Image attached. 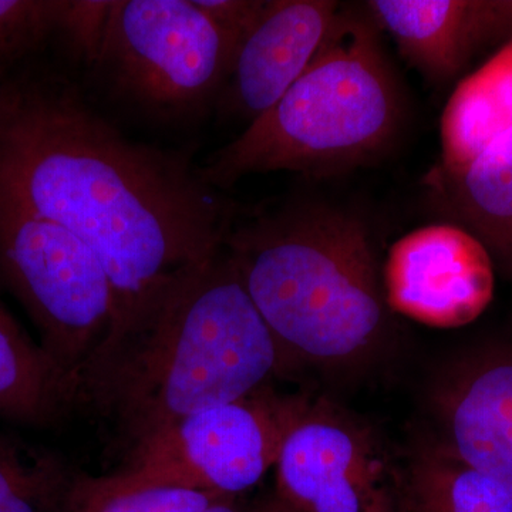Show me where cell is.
I'll return each instance as SVG.
<instances>
[{
	"label": "cell",
	"instance_id": "2",
	"mask_svg": "<svg viewBox=\"0 0 512 512\" xmlns=\"http://www.w3.org/2000/svg\"><path fill=\"white\" fill-rule=\"evenodd\" d=\"M282 365L274 335L222 247L101 346L77 383L76 409L106 421L127 454L190 414L261 389Z\"/></svg>",
	"mask_w": 512,
	"mask_h": 512
},
{
	"label": "cell",
	"instance_id": "3",
	"mask_svg": "<svg viewBox=\"0 0 512 512\" xmlns=\"http://www.w3.org/2000/svg\"><path fill=\"white\" fill-rule=\"evenodd\" d=\"M224 248L284 360L343 365L382 338L390 312L382 271L353 212L305 200L238 208Z\"/></svg>",
	"mask_w": 512,
	"mask_h": 512
},
{
	"label": "cell",
	"instance_id": "6",
	"mask_svg": "<svg viewBox=\"0 0 512 512\" xmlns=\"http://www.w3.org/2000/svg\"><path fill=\"white\" fill-rule=\"evenodd\" d=\"M0 281L35 323L40 346L76 387L119 319L99 256L55 222L0 200Z\"/></svg>",
	"mask_w": 512,
	"mask_h": 512
},
{
	"label": "cell",
	"instance_id": "5",
	"mask_svg": "<svg viewBox=\"0 0 512 512\" xmlns=\"http://www.w3.org/2000/svg\"><path fill=\"white\" fill-rule=\"evenodd\" d=\"M234 56L194 0H113L89 74L111 100L184 123L215 109Z\"/></svg>",
	"mask_w": 512,
	"mask_h": 512
},
{
	"label": "cell",
	"instance_id": "21",
	"mask_svg": "<svg viewBox=\"0 0 512 512\" xmlns=\"http://www.w3.org/2000/svg\"><path fill=\"white\" fill-rule=\"evenodd\" d=\"M234 46L235 52L261 19L268 0H194Z\"/></svg>",
	"mask_w": 512,
	"mask_h": 512
},
{
	"label": "cell",
	"instance_id": "18",
	"mask_svg": "<svg viewBox=\"0 0 512 512\" xmlns=\"http://www.w3.org/2000/svg\"><path fill=\"white\" fill-rule=\"evenodd\" d=\"M227 495L77 471L63 512H201Z\"/></svg>",
	"mask_w": 512,
	"mask_h": 512
},
{
	"label": "cell",
	"instance_id": "23",
	"mask_svg": "<svg viewBox=\"0 0 512 512\" xmlns=\"http://www.w3.org/2000/svg\"><path fill=\"white\" fill-rule=\"evenodd\" d=\"M201 512H249V510H244V508L239 505L238 497H229L220 501V503L211 505L210 508Z\"/></svg>",
	"mask_w": 512,
	"mask_h": 512
},
{
	"label": "cell",
	"instance_id": "17",
	"mask_svg": "<svg viewBox=\"0 0 512 512\" xmlns=\"http://www.w3.org/2000/svg\"><path fill=\"white\" fill-rule=\"evenodd\" d=\"M76 474L56 451L0 433V512H63Z\"/></svg>",
	"mask_w": 512,
	"mask_h": 512
},
{
	"label": "cell",
	"instance_id": "1",
	"mask_svg": "<svg viewBox=\"0 0 512 512\" xmlns=\"http://www.w3.org/2000/svg\"><path fill=\"white\" fill-rule=\"evenodd\" d=\"M0 200L96 252L119 305L109 339L220 252L238 210L190 154L131 140L72 77L30 66L0 84Z\"/></svg>",
	"mask_w": 512,
	"mask_h": 512
},
{
	"label": "cell",
	"instance_id": "10",
	"mask_svg": "<svg viewBox=\"0 0 512 512\" xmlns=\"http://www.w3.org/2000/svg\"><path fill=\"white\" fill-rule=\"evenodd\" d=\"M342 9L330 0H268L235 52L215 110L251 124L272 109L319 55Z\"/></svg>",
	"mask_w": 512,
	"mask_h": 512
},
{
	"label": "cell",
	"instance_id": "11",
	"mask_svg": "<svg viewBox=\"0 0 512 512\" xmlns=\"http://www.w3.org/2000/svg\"><path fill=\"white\" fill-rule=\"evenodd\" d=\"M365 6L431 82L453 79L485 47L512 37V0H372Z\"/></svg>",
	"mask_w": 512,
	"mask_h": 512
},
{
	"label": "cell",
	"instance_id": "9",
	"mask_svg": "<svg viewBox=\"0 0 512 512\" xmlns=\"http://www.w3.org/2000/svg\"><path fill=\"white\" fill-rule=\"evenodd\" d=\"M382 286L390 312L429 328H463L493 301V258L467 229L426 225L394 242Z\"/></svg>",
	"mask_w": 512,
	"mask_h": 512
},
{
	"label": "cell",
	"instance_id": "13",
	"mask_svg": "<svg viewBox=\"0 0 512 512\" xmlns=\"http://www.w3.org/2000/svg\"><path fill=\"white\" fill-rule=\"evenodd\" d=\"M426 185L437 210L512 269V130L460 170L434 167Z\"/></svg>",
	"mask_w": 512,
	"mask_h": 512
},
{
	"label": "cell",
	"instance_id": "8",
	"mask_svg": "<svg viewBox=\"0 0 512 512\" xmlns=\"http://www.w3.org/2000/svg\"><path fill=\"white\" fill-rule=\"evenodd\" d=\"M275 467L293 511L406 512V470L375 431L325 404H309Z\"/></svg>",
	"mask_w": 512,
	"mask_h": 512
},
{
	"label": "cell",
	"instance_id": "20",
	"mask_svg": "<svg viewBox=\"0 0 512 512\" xmlns=\"http://www.w3.org/2000/svg\"><path fill=\"white\" fill-rule=\"evenodd\" d=\"M111 3V0H64L55 43L87 73L99 57Z\"/></svg>",
	"mask_w": 512,
	"mask_h": 512
},
{
	"label": "cell",
	"instance_id": "14",
	"mask_svg": "<svg viewBox=\"0 0 512 512\" xmlns=\"http://www.w3.org/2000/svg\"><path fill=\"white\" fill-rule=\"evenodd\" d=\"M512 130V37L451 94L441 117L443 171L466 167Z\"/></svg>",
	"mask_w": 512,
	"mask_h": 512
},
{
	"label": "cell",
	"instance_id": "4",
	"mask_svg": "<svg viewBox=\"0 0 512 512\" xmlns=\"http://www.w3.org/2000/svg\"><path fill=\"white\" fill-rule=\"evenodd\" d=\"M402 96L366 6L342 9L311 66L272 109L201 165L227 190L251 174L346 173L387 151L402 121Z\"/></svg>",
	"mask_w": 512,
	"mask_h": 512
},
{
	"label": "cell",
	"instance_id": "15",
	"mask_svg": "<svg viewBox=\"0 0 512 512\" xmlns=\"http://www.w3.org/2000/svg\"><path fill=\"white\" fill-rule=\"evenodd\" d=\"M76 409V387L0 301V417L49 427Z\"/></svg>",
	"mask_w": 512,
	"mask_h": 512
},
{
	"label": "cell",
	"instance_id": "19",
	"mask_svg": "<svg viewBox=\"0 0 512 512\" xmlns=\"http://www.w3.org/2000/svg\"><path fill=\"white\" fill-rule=\"evenodd\" d=\"M64 0H0V84L56 42Z\"/></svg>",
	"mask_w": 512,
	"mask_h": 512
},
{
	"label": "cell",
	"instance_id": "7",
	"mask_svg": "<svg viewBox=\"0 0 512 512\" xmlns=\"http://www.w3.org/2000/svg\"><path fill=\"white\" fill-rule=\"evenodd\" d=\"M309 404L266 384L234 402L190 414L138 444L117 474L136 483L238 497L276 466Z\"/></svg>",
	"mask_w": 512,
	"mask_h": 512
},
{
	"label": "cell",
	"instance_id": "12",
	"mask_svg": "<svg viewBox=\"0 0 512 512\" xmlns=\"http://www.w3.org/2000/svg\"><path fill=\"white\" fill-rule=\"evenodd\" d=\"M443 409L441 443L512 494V349L485 353L464 366Z\"/></svg>",
	"mask_w": 512,
	"mask_h": 512
},
{
	"label": "cell",
	"instance_id": "16",
	"mask_svg": "<svg viewBox=\"0 0 512 512\" xmlns=\"http://www.w3.org/2000/svg\"><path fill=\"white\" fill-rule=\"evenodd\" d=\"M406 512H512V494L437 441L406 470Z\"/></svg>",
	"mask_w": 512,
	"mask_h": 512
},
{
	"label": "cell",
	"instance_id": "22",
	"mask_svg": "<svg viewBox=\"0 0 512 512\" xmlns=\"http://www.w3.org/2000/svg\"><path fill=\"white\" fill-rule=\"evenodd\" d=\"M249 512H296L293 511L285 501H282L278 495H274L272 498H268L264 503L256 505V507L251 508Z\"/></svg>",
	"mask_w": 512,
	"mask_h": 512
}]
</instances>
